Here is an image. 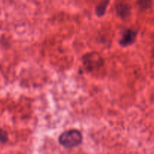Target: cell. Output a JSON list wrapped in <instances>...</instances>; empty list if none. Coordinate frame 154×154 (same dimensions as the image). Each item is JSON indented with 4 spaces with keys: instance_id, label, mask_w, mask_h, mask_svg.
I'll return each mask as SVG.
<instances>
[{
    "instance_id": "3",
    "label": "cell",
    "mask_w": 154,
    "mask_h": 154,
    "mask_svg": "<svg viewBox=\"0 0 154 154\" xmlns=\"http://www.w3.org/2000/svg\"><path fill=\"white\" fill-rule=\"evenodd\" d=\"M137 38V32L132 29H127L123 33V37L120 39L119 44L122 47H128L135 42Z\"/></svg>"
},
{
    "instance_id": "4",
    "label": "cell",
    "mask_w": 154,
    "mask_h": 154,
    "mask_svg": "<svg viewBox=\"0 0 154 154\" xmlns=\"http://www.w3.org/2000/svg\"><path fill=\"white\" fill-rule=\"evenodd\" d=\"M116 11L121 19H126L131 14V6L126 2H120L116 6Z\"/></svg>"
},
{
    "instance_id": "6",
    "label": "cell",
    "mask_w": 154,
    "mask_h": 154,
    "mask_svg": "<svg viewBox=\"0 0 154 154\" xmlns=\"http://www.w3.org/2000/svg\"><path fill=\"white\" fill-rule=\"evenodd\" d=\"M138 5L142 10H147L152 5V0H138Z\"/></svg>"
},
{
    "instance_id": "7",
    "label": "cell",
    "mask_w": 154,
    "mask_h": 154,
    "mask_svg": "<svg viewBox=\"0 0 154 154\" xmlns=\"http://www.w3.org/2000/svg\"><path fill=\"white\" fill-rule=\"evenodd\" d=\"M8 141V134L7 132H5L3 129L1 130V142L2 144H5Z\"/></svg>"
},
{
    "instance_id": "1",
    "label": "cell",
    "mask_w": 154,
    "mask_h": 154,
    "mask_svg": "<svg viewBox=\"0 0 154 154\" xmlns=\"http://www.w3.org/2000/svg\"><path fill=\"white\" fill-rule=\"evenodd\" d=\"M83 141V135L79 130L70 129L63 132L59 137V142L63 147L71 149L79 146Z\"/></svg>"
},
{
    "instance_id": "2",
    "label": "cell",
    "mask_w": 154,
    "mask_h": 154,
    "mask_svg": "<svg viewBox=\"0 0 154 154\" xmlns=\"http://www.w3.org/2000/svg\"><path fill=\"white\" fill-rule=\"evenodd\" d=\"M84 69L88 72H93L102 66H103L105 61L102 56L97 52H91L85 54L82 58Z\"/></svg>"
},
{
    "instance_id": "5",
    "label": "cell",
    "mask_w": 154,
    "mask_h": 154,
    "mask_svg": "<svg viewBox=\"0 0 154 154\" xmlns=\"http://www.w3.org/2000/svg\"><path fill=\"white\" fill-rule=\"evenodd\" d=\"M109 2L110 0H102L96 7V14L99 17H103L105 15L107 7H108V4H109Z\"/></svg>"
}]
</instances>
